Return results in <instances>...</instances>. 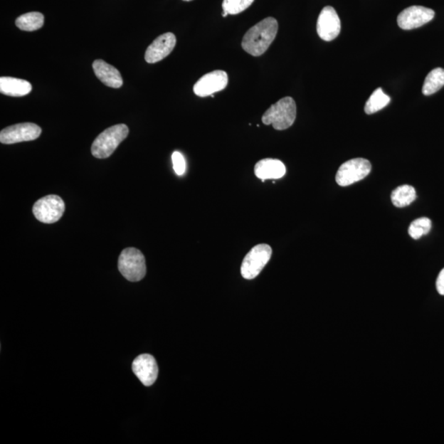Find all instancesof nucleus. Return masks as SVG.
Instances as JSON below:
<instances>
[{"label": "nucleus", "instance_id": "aec40b11", "mask_svg": "<svg viewBox=\"0 0 444 444\" xmlns=\"http://www.w3.org/2000/svg\"><path fill=\"white\" fill-rule=\"evenodd\" d=\"M391 98L385 94L382 88H378L367 100L364 111L367 115H372L383 110L389 104Z\"/></svg>", "mask_w": 444, "mask_h": 444}, {"label": "nucleus", "instance_id": "dca6fc26", "mask_svg": "<svg viewBox=\"0 0 444 444\" xmlns=\"http://www.w3.org/2000/svg\"><path fill=\"white\" fill-rule=\"evenodd\" d=\"M33 90L31 84L23 79L11 77L0 78V92L10 97H24Z\"/></svg>", "mask_w": 444, "mask_h": 444}, {"label": "nucleus", "instance_id": "ddd939ff", "mask_svg": "<svg viewBox=\"0 0 444 444\" xmlns=\"http://www.w3.org/2000/svg\"><path fill=\"white\" fill-rule=\"evenodd\" d=\"M133 371L142 384L149 387L156 382L158 366L156 359L149 354L137 356L133 362Z\"/></svg>", "mask_w": 444, "mask_h": 444}, {"label": "nucleus", "instance_id": "4468645a", "mask_svg": "<svg viewBox=\"0 0 444 444\" xmlns=\"http://www.w3.org/2000/svg\"><path fill=\"white\" fill-rule=\"evenodd\" d=\"M93 70L100 81L105 85L112 88H120L123 86V78L120 73L114 66L102 60L94 61Z\"/></svg>", "mask_w": 444, "mask_h": 444}, {"label": "nucleus", "instance_id": "f257e3e1", "mask_svg": "<svg viewBox=\"0 0 444 444\" xmlns=\"http://www.w3.org/2000/svg\"><path fill=\"white\" fill-rule=\"evenodd\" d=\"M278 31L276 19L272 17L263 19L247 31L242 41L243 49L253 56H261L276 38Z\"/></svg>", "mask_w": 444, "mask_h": 444}, {"label": "nucleus", "instance_id": "2eb2a0df", "mask_svg": "<svg viewBox=\"0 0 444 444\" xmlns=\"http://www.w3.org/2000/svg\"><path fill=\"white\" fill-rule=\"evenodd\" d=\"M285 173L287 168L283 162L271 158L259 161L255 166V176L262 179L263 182L265 181V179H281Z\"/></svg>", "mask_w": 444, "mask_h": 444}, {"label": "nucleus", "instance_id": "0eeeda50", "mask_svg": "<svg viewBox=\"0 0 444 444\" xmlns=\"http://www.w3.org/2000/svg\"><path fill=\"white\" fill-rule=\"evenodd\" d=\"M65 205L58 195H47L36 201L33 211L35 218L46 224L55 223L65 213Z\"/></svg>", "mask_w": 444, "mask_h": 444}, {"label": "nucleus", "instance_id": "b1692460", "mask_svg": "<svg viewBox=\"0 0 444 444\" xmlns=\"http://www.w3.org/2000/svg\"><path fill=\"white\" fill-rule=\"evenodd\" d=\"M436 288L438 294L444 295V268L440 274H438L436 281Z\"/></svg>", "mask_w": 444, "mask_h": 444}, {"label": "nucleus", "instance_id": "6ab92c4d", "mask_svg": "<svg viewBox=\"0 0 444 444\" xmlns=\"http://www.w3.org/2000/svg\"><path fill=\"white\" fill-rule=\"evenodd\" d=\"M44 21L43 14L39 12H31L21 15L16 20V26L22 31H34L43 26Z\"/></svg>", "mask_w": 444, "mask_h": 444}, {"label": "nucleus", "instance_id": "1a4fd4ad", "mask_svg": "<svg viewBox=\"0 0 444 444\" xmlns=\"http://www.w3.org/2000/svg\"><path fill=\"white\" fill-rule=\"evenodd\" d=\"M228 75L226 72L216 70L205 74L194 86V92L200 97H211L216 92L224 90L228 85Z\"/></svg>", "mask_w": 444, "mask_h": 444}, {"label": "nucleus", "instance_id": "9b49d317", "mask_svg": "<svg viewBox=\"0 0 444 444\" xmlns=\"http://www.w3.org/2000/svg\"><path fill=\"white\" fill-rule=\"evenodd\" d=\"M317 33L325 41H332L341 33V20L336 10L331 6L322 9L317 22Z\"/></svg>", "mask_w": 444, "mask_h": 444}, {"label": "nucleus", "instance_id": "39448f33", "mask_svg": "<svg viewBox=\"0 0 444 444\" xmlns=\"http://www.w3.org/2000/svg\"><path fill=\"white\" fill-rule=\"evenodd\" d=\"M273 250L267 244L258 245L248 252L243 260L240 273L247 280L257 278L270 260Z\"/></svg>", "mask_w": 444, "mask_h": 444}, {"label": "nucleus", "instance_id": "9d476101", "mask_svg": "<svg viewBox=\"0 0 444 444\" xmlns=\"http://www.w3.org/2000/svg\"><path fill=\"white\" fill-rule=\"evenodd\" d=\"M435 13L431 9L423 6H411L401 12L398 17L399 28L412 30L430 23L435 18Z\"/></svg>", "mask_w": 444, "mask_h": 444}, {"label": "nucleus", "instance_id": "f3484780", "mask_svg": "<svg viewBox=\"0 0 444 444\" xmlns=\"http://www.w3.org/2000/svg\"><path fill=\"white\" fill-rule=\"evenodd\" d=\"M416 199V189L411 185H401L393 190L391 200L396 208H405L413 203Z\"/></svg>", "mask_w": 444, "mask_h": 444}, {"label": "nucleus", "instance_id": "393cba45", "mask_svg": "<svg viewBox=\"0 0 444 444\" xmlns=\"http://www.w3.org/2000/svg\"><path fill=\"white\" fill-rule=\"evenodd\" d=\"M184 1H192V0H184Z\"/></svg>", "mask_w": 444, "mask_h": 444}, {"label": "nucleus", "instance_id": "412c9836", "mask_svg": "<svg viewBox=\"0 0 444 444\" xmlns=\"http://www.w3.org/2000/svg\"><path fill=\"white\" fill-rule=\"evenodd\" d=\"M432 222L429 218H421L411 222L408 233L414 240H419L423 236L427 235L431 230Z\"/></svg>", "mask_w": 444, "mask_h": 444}, {"label": "nucleus", "instance_id": "5701e85b", "mask_svg": "<svg viewBox=\"0 0 444 444\" xmlns=\"http://www.w3.org/2000/svg\"><path fill=\"white\" fill-rule=\"evenodd\" d=\"M172 162L174 172L177 176H181L186 171V162L181 152H174L172 154Z\"/></svg>", "mask_w": 444, "mask_h": 444}, {"label": "nucleus", "instance_id": "20e7f679", "mask_svg": "<svg viewBox=\"0 0 444 444\" xmlns=\"http://www.w3.org/2000/svg\"><path fill=\"white\" fill-rule=\"evenodd\" d=\"M118 268L128 281L139 282L147 273L144 255L135 248H127L120 253Z\"/></svg>", "mask_w": 444, "mask_h": 444}, {"label": "nucleus", "instance_id": "7ed1b4c3", "mask_svg": "<svg viewBox=\"0 0 444 444\" xmlns=\"http://www.w3.org/2000/svg\"><path fill=\"white\" fill-rule=\"evenodd\" d=\"M128 126L124 124L114 125L105 130L93 142L92 154L98 159H105L113 154L116 148L128 137Z\"/></svg>", "mask_w": 444, "mask_h": 444}, {"label": "nucleus", "instance_id": "4be33fe9", "mask_svg": "<svg viewBox=\"0 0 444 444\" xmlns=\"http://www.w3.org/2000/svg\"><path fill=\"white\" fill-rule=\"evenodd\" d=\"M255 0H224L222 4L223 12L228 15H236L244 12Z\"/></svg>", "mask_w": 444, "mask_h": 444}, {"label": "nucleus", "instance_id": "f8f14e48", "mask_svg": "<svg viewBox=\"0 0 444 444\" xmlns=\"http://www.w3.org/2000/svg\"><path fill=\"white\" fill-rule=\"evenodd\" d=\"M176 45V37L171 33L158 36L148 46L145 53V60L148 63L159 62L171 54Z\"/></svg>", "mask_w": 444, "mask_h": 444}, {"label": "nucleus", "instance_id": "f03ea898", "mask_svg": "<svg viewBox=\"0 0 444 444\" xmlns=\"http://www.w3.org/2000/svg\"><path fill=\"white\" fill-rule=\"evenodd\" d=\"M296 118V105L292 97L279 100L263 114L262 121L265 125H273L276 130H285L292 127Z\"/></svg>", "mask_w": 444, "mask_h": 444}, {"label": "nucleus", "instance_id": "423d86ee", "mask_svg": "<svg viewBox=\"0 0 444 444\" xmlns=\"http://www.w3.org/2000/svg\"><path fill=\"white\" fill-rule=\"evenodd\" d=\"M371 169V164L368 160L355 158L343 163L338 169L336 181L340 186H349L368 176Z\"/></svg>", "mask_w": 444, "mask_h": 444}, {"label": "nucleus", "instance_id": "6e6552de", "mask_svg": "<svg viewBox=\"0 0 444 444\" xmlns=\"http://www.w3.org/2000/svg\"><path fill=\"white\" fill-rule=\"evenodd\" d=\"M41 127L33 123H23L7 127L0 132V142L4 144L33 141L40 137Z\"/></svg>", "mask_w": 444, "mask_h": 444}, {"label": "nucleus", "instance_id": "a211bd4d", "mask_svg": "<svg viewBox=\"0 0 444 444\" xmlns=\"http://www.w3.org/2000/svg\"><path fill=\"white\" fill-rule=\"evenodd\" d=\"M444 86V70L442 68H437L433 70L426 78L424 85L422 88V93L425 96L440 91Z\"/></svg>", "mask_w": 444, "mask_h": 444}]
</instances>
